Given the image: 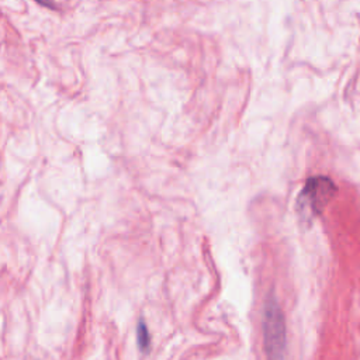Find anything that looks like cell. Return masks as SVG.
<instances>
[{"instance_id": "6da1fadb", "label": "cell", "mask_w": 360, "mask_h": 360, "mask_svg": "<svg viewBox=\"0 0 360 360\" xmlns=\"http://www.w3.org/2000/svg\"><path fill=\"white\" fill-rule=\"evenodd\" d=\"M263 338L269 360H284L285 322L283 311L274 298H269L263 312Z\"/></svg>"}, {"instance_id": "7a4b0ae2", "label": "cell", "mask_w": 360, "mask_h": 360, "mask_svg": "<svg viewBox=\"0 0 360 360\" xmlns=\"http://www.w3.org/2000/svg\"><path fill=\"white\" fill-rule=\"evenodd\" d=\"M335 186L328 177H311L302 191L304 205L309 212H319V210L332 198Z\"/></svg>"}, {"instance_id": "3957f363", "label": "cell", "mask_w": 360, "mask_h": 360, "mask_svg": "<svg viewBox=\"0 0 360 360\" xmlns=\"http://www.w3.org/2000/svg\"><path fill=\"white\" fill-rule=\"evenodd\" d=\"M136 338H138L139 349H141V350H148L150 338H149L148 328H146V325H145L142 321L138 323V328H136Z\"/></svg>"}, {"instance_id": "277c9868", "label": "cell", "mask_w": 360, "mask_h": 360, "mask_svg": "<svg viewBox=\"0 0 360 360\" xmlns=\"http://www.w3.org/2000/svg\"><path fill=\"white\" fill-rule=\"evenodd\" d=\"M35 1L39 3V4L44 6V7H48V8H52V10L56 8V4H55L53 0H35Z\"/></svg>"}]
</instances>
